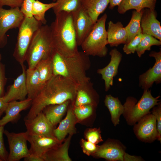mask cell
Here are the masks:
<instances>
[{"label": "cell", "instance_id": "40", "mask_svg": "<svg viewBox=\"0 0 161 161\" xmlns=\"http://www.w3.org/2000/svg\"><path fill=\"white\" fill-rule=\"evenodd\" d=\"M7 78L5 75V66L0 62V97H3L5 95V86Z\"/></svg>", "mask_w": 161, "mask_h": 161}, {"label": "cell", "instance_id": "8", "mask_svg": "<svg viewBox=\"0 0 161 161\" xmlns=\"http://www.w3.org/2000/svg\"><path fill=\"white\" fill-rule=\"evenodd\" d=\"M4 134L7 137L9 148L7 161H18L30 154L27 145L28 133L27 131L16 133L4 130Z\"/></svg>", "mask_w": 161, "mask_h": 161}, {"label": "cell", "instance_id": "43", "mask_svg": "<svg viewBox=\"0 0 161 161\" xmlns=\"http://www.w3.org/2000/svg\"><path fill=\"white\" fill-rule=\"evenodd\" d=\"M24 161H44V160L43 157L30 154L27 157L24 158Z\"/></svg>", "mask_w": 161, "mask_h": 161}, {"label": "cell", "instance_id": "34", "mask_svg": "<svg viewBox=\"0 0 161 161\" xmlns=\"http://www.w3.org/2000/svg\"><path fill=\"white\" fill-rule=\"evenodd\" d=\"M142 35L141 30L129 42L124 44L123 48L124 52L127 55L134 53L141 41Z\"/></svg>", "mask_w": 161, "mask_h": 161}, {"label": "cell", "instance_id": "6", "mask_svg": "<svg viewBox=\"0 0 161 161\" xmlns=\"http://www.w3.org/2000/svg\"><path fill=\"white\" fill-rule=\"evenodd\" d=\"M42 25L33 16L24 17L18 27L17 41L13 55L20 65L25 61L27 51L33 34Z\"/></svg>", "mask_w": 161, "mask_h": 161}, {"label": "cell", "instance_id": "15", "mask_svg": "<svg viewBox=\"0 0 161 161\" xmlns=\"http://www.w3.org/2000/svg\"><path fill=\"white\" fill-rule=\"evenodd\" d=\"M157 16L155 9H144L140 26L143 34L151 35L161 41L160 22L157 19Z\"/></svg>", "mask_w": 161, "mask_h": 161}, {"label": "cell", "instance_id": "3", "mask_svg": "<svg viewBox=\"0 0 161 161\" xmlns=\"http://www.w3.org/2000/svg\"><path fill=\"white\" fill-rule=\"evenodd\" d=\"M54 49L50 27L42 25L33 34L27 51L28 68H34L41 60L51 57Z\"/></svg>", "mask_w": 161, "mask_h": 161}, {"label": "cell", "instance_id": "17", "mask_svg": "<svg viewBox=\"0 0 161 161\" xmlns=\"http://www.w3.org/2000/svg\"><path fill=\"white\" fill-rule=\"evenodd\" d=\"M109 55L111 58L108 64L97 70L98 73L101 75L104 81L106 91H108L113 85V78L117 74L118 66L122 57V54L116 48L112 49Z\"/></svg>", "mask_w": 161, "mask_h": 161}, {"label": "cell", "instance_id": "32", "mask_svg": "<svg viewBox=\"0 0 161 161\" xmlns=\"http://www.w3.org/2000/svg\"><path fill=\"white\" fill-rule=\"evenodd\" d=\"M161 41L153 36L145 34H143L141 41L138 45L136 51L138 56L140 57L145 51L150 50L153 45L160 46Z\"/></svg>", "mask_w": 161, "mask_h": 161}, {"label": "cell", "instance_id": "27", "mask_svg": "<svg viewBox=\"0 0 161 161\" xmlns=\"http://www.w3.org/2000/svg\"><path fill=\"white\" fill-rule=\"evenodd\" d=\"M35 67L38 72L42 88L53 75L51 57L41 60Z\"/></svg>", "mask_w": 161, "mask_h": 161}, {"label": "cell", "instance_id": "35", "mask_svg": "<svg viewBox=\"0 0 161 161\" xmlns=\"http://www.w3.org/2000/svg\"><path fill=\"white\" fill-rule=\"evenodd\" d=\"M85 137L87 141L96 145L103 141L100 129H89L86 133Z\"/></svg>", "mask_w": 161, "mask_h": 161}, {"label": "cell", "instance_id": "19", "mask_svg": "<svg viewBox=\"0 0 161 161\" xmlns=\"http://www.w3.org/2000/svg\"><path fill=\"white\" fill-rule=\"evenodd\" d=\"M108 24L107 31L108 44L112 47L126 44L127 38V32L122 23L119 21L114 23L110 21Z\"/></svg>", "mask_w": 161, "mask_h": 161}, {"label": "cell", "instance_id": "29", "mask_svg": "<svg viewBox=\"0 0 161 161\" xmlns=\"http://www.w3.org/2000/svg\"><path fill=\"white\" fill-rule=\"evenodd\" d=\"M143 10V9L139 12L136 10L133 12L129 23L125 27L127 34L126 44L129 42L141 30L140 22Z\"/></svg>", "mask_w": 161, "mask_h": 161}, {"label": "cell", "instance_id": "30", "mask_svg": "<svg viewBox=\"0 0 161 161\" xmlns=\"http://www.w3.org/2000/svg\"><path fill=\"white\" fill-rule=\"evenodd\" d=\"M83 0H53L56 4L52 8L55 15L61 12L72 13L82 7Z\"/></svg>", "mask_w": 161, "mask_h": 161}, {"label": "cell", "instance_id": "5", "mask_svg": "<svg viewBox=\"0 0 161 161\" xmlns=\"http://www.w3.org/2000/svg\"><path fill=\"white\" fill-rule=\"evenodd\" d=\"M107 16L104 14L98 19L81 45L87 54L102 57L107 54L108 44L105 24Z\"/></svg>", "mask_w": 161, "mask_h": 161}, {"label": "cell", "instance_id": "12", "mask_svg": "<svg viewBox=\"0 0 161 161\" xmlns=\"http://www.w3.org/2000/svg\"><path fill=\"white\" fill-rule=\"evenodd\" d=\"M24 121L29 134L55 138L53 133L54 126L42 112L32 118L24 119Z\"/></svg>", "mask_w": 161, "mask_h": 161}, {"label": "cell", "instance_id": "22", "mask_svg": "<svg viewBox=\"0 0 161 161\" xmlns=\"http://www.w3.org/2000/svg\"><path fill=\"white\" fill-rule=\"evenodd\" d=\"M157 0H123L118 6L117 11L120 14L134 9L139 12L144 8L155 9Z\"/></svg>", "mask_w": 161, "mask_h": 161}, {"label": "cell", "instance_id": "1", "mask_svg": "<svg viewBox=\"0 0 161 161\" xmlns=\"http://www.w3.org/2000/svg\"><path fill=\"white\" fill-rule=\"evenodd\" d=\"M72 88L68 83L63 82L61 76L53 75L32 100L30 110L24 119L34 117L47 106L72 100L75 93Z\"/></svg>", "mask_w": 161, "mask_h": 161}, {"label": "cell", "instance_id": "13", "mask_svg": "<svg viewBox=\"0 0 161 161\" xmlns=\"http://www.w3.org/2000/svg\"><path fill=\"white\" fill-rule=\"evenodd\" d=\"M149 55L154 57L155 62L152 67L139 77V85L143 89H149L154 83L158 84L161 82V50L152 51Z\"/></svg>", "mask_w": 161, "mask_h": 161}, {"label": "cell", "instance_id": "37", "mask_svg": "<svg viewBox=\"0 0 161 161\" xmlns=\"http://www.w3.org/2000/svg\"><path fill=\"white\" fill-rule=\"evenodd\" d=\"M91 102V97L86 92L82 90L78 91L75 101L76 106L89 104Z\"/></svg>", "mask_w": 161, "mask_h": 161}, {"label": "cell", "instance_id": "31", "mask_svg": "<svg viewBox=\"0 0 161 161\" xmlns=\"http://www.w3.org/2000/svg\"><path fill=\"white\" fill-rule=\"evenodd\" d=\"M56 4L55 2L46 4L38 0H35L32 7V13L33 16L43 25L46 24L47 21L45 18V13Z\"/></svg>", "mask_w": 161, "mask_h": 161}, {"label": "cell", "instance_id": "33", "mask_svg": "<svg viewBox=\"0 0 161 161\" xmlns=\"http://www.w3.org/2000/svg\"><path fill=\"white\" fill-rule=\"evenodd\" d=\"M92 112V106L89 104H86L76 106L73 112L77 119L82 120L90 116Z\"/></svg>", "mask_w": 161, "mask_h": 161}, {"label": "cell", "instance_id": "38", "mask_svg": "<svg viewBox=\"0 0 161 161\" xmlns=\"http://www.w3.org/2000/svg\"><path fill=\"white\" fill-rule=\"evenodd\" d=\"M81 145L83 152L87 155L93 154L99 146L83 139L81 140Z\"/></svg>", "mask_w": 161, "mask_h": 161}, {"label": "cell", "instance_id": "26", "mask_svg": "<svg viewBox=\"0 0 161 161\" xmlns=\"http://www.w3.org/2000/svg\"><path fill=\"white\" fill-rule=\"evenodd\" d=\"M104 103L110 113L112 122L116 126L119 124L120 116L124 113V106L118 97H114L111 95L106 96Z\"/></svg>", "mask_w": 161, "mask_h": 161}, {"label": "cell", "instance_id": "2", "mask_svg": "<svg viewBox=\"0 0 161 161\" xmlns=\"http://www.w3.org/2000/svg\"><path fill=\"white\" fill-rule=\"evenodd\" d=\"M49 26L53 47L66 57L73 56L78 53L76 35L72 13L61 12Z\"/></svg>", "mask_w": 161, "mask_h": 161}, {"label": "cell", "instance_id": "47", "mask_svg": "<svg viewBox=\"0 0 161 161\" xmlns=\"http://www.w3.org/2000/svg\"><path fill=\"white\" fill-rule=\"evenodd\" d=\"M2 59V56L1 54L0 53V62L1 61Z\"/></svg>", "mask_w": 161, "mask_h": 161}, {"label": "cell", "instance_id": "28", "mask_svg": "<svg viewBox=\"0 0 161 161\" xmlns=\"http://www.w3.org/2000/svg\"><path fill=\"white\" fill-rule=\"evenodd\" d=\"M53 73L54 75H59L66 77L69 75L65 64V56L54 49L51 56Z\"/></svg>", "mask_w": 161, "mask_h": 161}, {"label": "cell", "instance_id": "14", "mask_svg": "<svg viewBox=\"0 0 161 161\" xmlns=\"http://www.w3.org/2000/svg\"><path fill=\"white\" fill-rule=\"evenodd\" d=\"M21 65L22 73L14 80L13 84L10 86L3 97L6 103L14 100H24L27 95L26 84V67L24 64Z\"/></svg>", "mask_w": 161, "mask_h": 161}, {"label": "cell", "instance_id": "18", "mask_svg": "<svg viewBox=\"0 0 161 161\" xmlns=\"http://www.w3.org/2000/svg\"><path fill=\"white\" fill-rule=\"evenodd\" d=\"M32 100L28 98L19 101L14 100L8 103L5 115L0 120V125L4 126L9 122H16L20 117V113L30 107Z\"/></svg>", "mask_w": 161, "mask_h": 161}, {"label": "cell", "instance_id": "23", "mask_svg": "<svg viewBox=\"0 0 161 161\" xmlns=\"http://www.w3.org/2000/svg\"><path fill=\"white\" fill-rule=\"evenodd\" d=\"M26 84L27 98L33 99L42 88L39 73L37 69H27L26 70Z\"/></svg>", "mask_w": 161, "mask_h": 161}, {"label": "cell", "instance_id": "9", "mask_svg": "<svg viewBox=\"0 0 161 161\" xmlns=\"http://www.w3.org/2000/svg\"><path fill=\"white\" fill-rule=\"evenodd\" d=\"M135 124L134 132L140 140L151 143L157 139L156 120L152 114H147L141 118Z\"/></svg>", "mask_w": 161, "mask_h": 161}, {"label": "cell", "instance_id": "24", "mask_svg": "<svg viewBox=\"0 0 161 161\" xmlns=\"http://www.w3.org/2000/svg\"><path fill=\"white\" fill-rule=\"evenodd\" d=\"M72 135L69 134V137L61 145H59L47 153L44 157V160L71 161V159L69 156L68 151Z\"/></svg>", "mask_w": 161, "mask_h": 161}, {"label": "cell", "instance_id": "44", "mask_svg": "<svg viewBox=\"0 0 161 161\" xmlns=\"http://www.w3.org/2000/svg\"><path fill=\"white\" fill-rule=\"evenodd\" d=\"M8 103L5 102L3 97H0V117L5 112Z\"/></svg>", "mask_w": 161, "mask_h": 161}, {"label": "cell", "instance_id": "10", "mask_svg": "<svg viewBox=\"0 0 161 161\" xmlns=\"http://www.w3.org/2000/svg\"><path fill=\"white\" fill-rule=\"evenodd\" d=\"M27 141L30 145V154L43 157L44 159L47 153L60 145L61 142L55 137L28 134Z\"/></svg>", "mask_w": 161, "mask_h": 161}, {"label": "cell", "instance_id": "41", "mask_svg": "<svg viewBox=\"0 0 161 161\" xmlns=\"http://www.w3.org/2000/svg\"><path fill=\"white\" fill-rule=\"evenodd\" d=\"M4 131V126L0 125V158L2 161H7L8 155L4 143L3 137Z\"/></svg>", "mask_w": 161, "mask_h": 161}, {"label": "cell", "instance_id": "48", "mask_svg": "<svg viewBox=\"0 0 161 161\" xmlns=\"http://www.w3.org/2000/svg\"><path fill=\"white\" fill-rule=\"evenodd\" d=\"M0 161H2L1 160L0 158Z\"/></svg>", "mask_w": 161, "mask_h": 161}, {"label": "cell", "instance_id": "25", "mask_svg": "<svg viewBox=\"0 0 161 161\" xmlns=\"http://www.w3.org/2000/svg\"><path fill=\"white\" fill-rule=\"evenodd\" d=\"M68 103L69 100L60 104L49 105L42 111L53 126L60 122L66 110Z\"/></svg>", "mask_w": 161, "mask_h": 161}, {"label": "cell", "instance_id": "4", "mask_svg": "<svg viewBox=\"0 0 161 161\" xmlns=\"http://www.w3.org/2000/svg\"><path fill=\"white\" fill-rule=\"evenodd\" d=\"M160 97H153L149 89H144L141 98L137 102L134 97H128L123 105V114L128 124L134 125L143 117L150 113V110L159 103Z\"/></svg>", "mask_w": 161, "mask_h": 161}, {"label": "cell", "instance_id": "21", "mask_svg": "<svg viewBox=\"0 0 161 161\" xmlns=\"http://www.w3.org/2000/svg\"><path fill=\"white\" fill-rule=\"evenodd\" d=\"M109 3V0H83L82 6L95 24Z\"/></svg>", "mask_w": 161, "mask_h": 161}, {"label": "cell", "instance_id": "20", "mask_svg": "<svg viewBox=\"0 0 161 161\" xmlns=\"http://www.w3.org/2000/svg\"><path fill=\"white\" fill-rule=\"evenodd\" d=\"M76 119L72 109L68 110L65 118L60 122L58 127L53 130L54 135L58 140L61 142L67 134L72 135L75 133Z\"/></svg>", "mask_w": 161, "mask_h": 161}, {"label": "cell", "instance_id": "39", "mask_svg": "<svg viewBox=\"0 0 161 161\" xmlns=\"http://www.w3.org/2000/svg\"><path fill=\"white\" fill-rule=\"evenodd\" d=\"M35 0H23L20 10L25 17L33 16L32 11L33 3Z\"/></svg>", "mask_w": 161, "mask_h": 161}, {"label": "cell", "instance_id": "36", "mask_svg": "<svg viewBox=\"0 0 161 161\" xmlns=\"http://www.w3.org/2000/svg\"><path fill=\"white\" fill-rule=\"evenodd\" d=\"M152 111V114L155 117L157 122V139L160 143L161 141V104H159L154 106Z\"/></svg>", "mask_w": 161, "mask_h": 161}, {"label": "cell", "instance_id": "16", "mask_svg": "<svg viewBox=\"0 0 161 161\" xmlns=\"http://www.w3.org/2000/svg\"><path fill=\"white\" fill-rule=\"evenodd\" d=\"M124 146L117 140L111 141L99 146L93 155L111 161H123Z\"/></svg>", "mask_w": 161, "mask_h": 161}, {"label": "cell", "instance_id": "7", "mask_svg": "<svg viewBox=\"0 0 161 161\" xmlns=\"http://www.w3.org/2000/svg\"><path fill=\"white\" fill-rule=\"evenodd\" d=\"M24 17L19 7L7 10L0 7V48L4 47L7 44V31L18 28Z\"/></svg>", "mask_w": 161, "mask_h": 161}, {"label": "cell", "instance_id": "45", "mask_svg": "<svg viewBox=\"0 0 161 161\" xmlns=\"http://www.w3.org/2000/svg\"><path fill=\"white\" fill-rule=\"evenodd\" d=\"M141 160L142 159L140 157L131 156L126 153L124 156L123 161H141Z\"/></svg>", "mask_w": 161, "mask_h": 161}, {"label": "cell", "instance_id": "42", "mask_svg": "<svg viewBox=\"0 0 161 161\" xmlns=\"http://www.w3.org/2000/svg\"><path fill=\"white\" fill-rule=\"evenodd\" d=\"M23 1V0H0V7L7 6L11 8H20Z\"/></svg>", "mask_w": 161, "mask_h": 161}, {"label": "cell", "instance_id": "46", "mask_svg": "<svg viewBox=\"0 0 161 161\" xmlns=\"http://www.w3.org/2000/svg\"><path fill=\"white\" fill-rule=\"evenodd\" d=\"M123 0H109V8L112 9L116 6H118Z\"/></svg>", "mask_w": 161, "mask_h": 161}, {"label": "cell", "instance_id": "11", "mask_svg": "<svg viewBox=\"0 0 161 161\" xmlns=\"http://www.w3.org/2000/svg\"><path fill=\"white\" fill-rule=\"evenodd\" d=\"M78 45H81L95 24L82 6L72 13Z\"/></svg>", "mask_w": 161, "mask_h": 161}]
</instances>
